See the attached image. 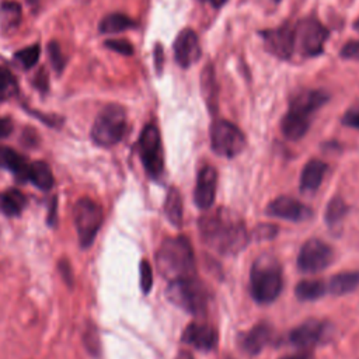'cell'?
Wrapping results in <instances>:
<instances>
[{
    "label": "cell",
    "instance_id": "cell-1",
    "mask_svg": "<svg viewBox=\"0 0 359 359\" xmlns=\"http://www.w3.org/2000/svg\"><path fill=\"white\" fill-rule=\"evenodd\" d=\"M203 243L222 255H234L248 243L250 234L243 219L233 210L219 208L199 220Z\"/></svg>",
    "mask_w": 359,
    "mask_h": 359
},
{
    "label": "cell",
    "instance_id": "cell-2",
    "mask_svg": "<svg viewBox=\"0 0 359 359\" xmlns=\"http://www.w3.org/2000/svg\"><path fill=\"white\" fill-rule=\"evenodd\" d=\"M158 272L171 280L196 276V262L192 245L185 236L165 238L157 250Z\"/></svg>",
    "mask_w": 359,
    "mask_h": 359
},
{
    "label": "cell",
    "instance_id": "cell-3",
    "mask_svg": "<svg viewBox=\"0 0 359 359\" xmlns=\"http://www.w3.org/2000/svg\"><path fill=\"white\" fill-rule=\"evenodd\" d=\"M283 286L282 269L278 259L269 254L259 255L250 271V292L257 303L273 302Z\"/></svg>",
    "mask_w": 359,
    "mask_h": 359
},
{
    "label": "cell",
    "instance_id": "cell-4",
    "mask_svg": "<svg viewBox=\"0 0 359 359\" xmlns=\"http://www.w3.org/2000/svg\"><path fill=\"white\" fill-rule=\"evenodd\" d=\"M165 293L172 304L194 316L203 314L210 300L206 285L196 276L171 280Z\"/></svg>",
    "mask_w": 359,
    "mask_h": 359
},
{
    "label": "cell",
    "instance_id": "cell-5",
    "mask_svg": "<svg viewBox=\"0 0 359 359\" xmlns=\"http://www.w3.org/2000/svg\"><path fill=\"white\" fill-rule=\"evenodd\" d=\"M126 130V114L118 104H109L104 107L97 115L93 128L91 139L94 143L102 147L116 144Z\"/></svg>",
    "mask_w": 359,
    "mask_h": 359
},
{
    "label": "cell",
    "instance_id": "cell-6",
    "mask_svg": "<svg viewBox=\"0 0 359 359\" xmlns=\"http://www.w3.org/2000/svg\"><path fill=\"white\" fill-rule=\"evenodd\" d=\"M73 222L80 245L90 247L101 227L102 209L95 201L87 196L80 198L73 208Z\"/></svg>",
    "mask_w": 359,
    "mask_h": 359
},
{
    "label": "cell",
    "instance_id": "cell-7",
    "mask_svg": "<svg viewBox=\"0 0 359 359\" xmlns=\"http://www.w3.org/2000/svg\"><path fill=\"white\" fill-rule=\"evenodd\" d=\"M139 156L146 172L157 180L164 171V154L160 132L156 125L149 123L139 136Z\"/></svg>",
    "mask_w": 359,
    "mask_h": 359
},
{
    "label": "cell",
    "instance_id": "cell-8",
    "mask_svg": "<svg viewBox=\"0 0 359 359\" xmlns=\"http://www.w3.org/2000/svg\"><path fill=\"white\" fill-rule=\"evenodd\" d=\"M210 144L216 154L222 157H234L243 151L245 136L234 123L217 119L210 126Z\"/></svg>",
    "mask_w": 359,
    "mask_h": 359
},
{
    "label": "cell",
    "instance_id": "cell-9",
    "mask_svg": "<svg viewBox=\"0 0 359 359\" xmlns=\"http://www.w3.org/2000/svg\"><path fill=\"white\" fill-rule=\"evenodd\" d=\"M328 29L314 18L302 20L294 28V48L304 56H317L323 52Z\"/></svg>",
    "mask_w": 359,
    "mask_h": 359
},
{
    "label": "cell",
    "instance_id": "cell-10",
    "mask_svg": "<svg viewBox=\"0 0 359 359\" xmlns=\"http://www.w3.org/2000/svg\"><path fill=\"white\" fill-rule=\"evenodd\" d=\"M334 259L332 248L318 238L307 240L297 255V266L302 272L316 273L325 269Z\"/></svg>",
    "mask_w": 359,
    "mask_h": 359
},
{
    "label": "cell",
    "instance_id": "cell-11",
    "mask_svg": "<svg viewBox=\"0 0 359 359\" xmlns=\"http://www.w3.org/2000/svg\"><path fill=\"white\" fill-rule=\"evenodd\" d=\"M331 330H332L331 324L325 321L309 320L300 324L299 327L293 328L289 335V339L292 345L306 351L328 341L331 335Z\"/></svg>",
    "mask_w": 359,
    "mask_h": 359
},
{
    "label": "cell",
    "instance_id": "cell-12",
    "mask_svg": "<svg viewBox=\"0 0 359 359\" xmlns=\"http://www.w3.org/2000/svg\"><path fill=\"white\" fill-rule=\"evenodd\" d=\"M264 45L268 52L280 57L289 59L294 50V29L289 24L282 27L265 29L261 32Z\"/></svg>",
    "mask_w": 359,
    "mask_h": 359
},
{
    "label": "cell",
    "instance_id": "cell-13",
    "mask_svg": "<svg viewBox=\"0 0 359 359\" xmlns=\"http://www.w3.org/2000/svg\"><path fill=\"white\" fill-rule=\"evenodd\" d=\"M266 213L273 217H280L290 222H303L311 217L313 212L309 206L290 196H278L266 206Z\"/></svg>",
    "mask_w": 359,
    "mask_h": 359
},
{
    "label": "cell",
    "instance_id": "cell-14",
    "mask_svg": "<svg viewBox=\"0 0 359 359\" xmlns=\"http://www.w3.org/2000/svg\"><path fill=\"white\" fill-rule=\"evenodd\" d=\"M174 56L180 66L189 67L201 56L199 38L194 29H182L174 41Z\"/></svg>",
    "mask_w": 359,
    "mask_h": 359
},
{
    "label": "cell",
    "instance_id": "cell-15",
    "mask_svg": "<svg viewBox=\"0 0 359 359\" xmlns=\"http://www.w3.org/2000/svg\"><path fill=\"white\" fill-rule=\"evenodd\" d=\"M182 342L199 351H212L217 344V331L208 323H191L185 327L181 335Z\"/></svg>",
    "mask_w": 359,
    "mask_h": 359
},
{
    "label": "cell",
    "instance_id": "cell-16",
    "mask_svg": "<svg viewBox=\"0 0 359 359\" xmlns=\"http://www.w3.org/2000/svg\"><path fill=\"white\" fill-rule=\"evenodd\" d=\"M217 172L215 167L205 165L199 170L194 191V201L199 209H209L215 202Z\"/></svg>",
    "mask_w": 359,
    "mask_h": 359
},
{
    "label": "cell",
    "instance_id": "cell-17",
    "mask_svg": "<svg viewBox=\"0 0 359 359\" xmlns=\"http://www.w3.org/2000/svg\"><path fill=\"white\" fill-rule=\"evenodd\" d=\"M328 94L320 90H306L296 94L289 102V112L310 119V116L328 101Z\"/></svg>",
    "mask_w": 359,
    "mask_h": 359
},
{
    "label": "cell",
    "instance_id": "cell-18",
    "mask_svg": "<svg viewBox=\"0 0 359 359\" xmlns=\"http://www.w3.org/2000/svg\"><path fill=\"white\" fill-rule=\"evenodd\" d=\"M272 327L266 323H259L254 325L247 332L238 335L240 348L248 355H258L271 341Z\"/></svg>",
    "mask_w": 359,
    "mask_h": 359
},
{
    "label": "cell",
    "instance_id": "cell-19",
    "mask_svg": "<svg viewBox=\"0 0 359 359\" xmlns=\"http://www.w3.org/2000/svg\"><path fill=\"white\" fill-rule=\"evenodd\" d=\"M327 168V164L318 158L309 160L300 175V189L303 192L316 191L321 185Z\"/></svg>",
    "mask_w": 359,
    "mask_h": 359
},
{
    "label": "cell",
    "instance_id": "cell-20",
    "mask_svg": "<svg viewBox=\"0 0 359 359\" xmlns=\"http://www.w3.org/2000/svg\"><path fill=\"white\" fill-rule=\"evenodd\" d=\"M0 167L11 171L18 180L27 181L29 163L24 156L17 153L14 149L0 146Z\"/></svg>",
    "mask_w": 359,
    "mask_h": 359
},
{
    "label": "cell",
    "instance_id": "cell-21",
    "mask_svg": "<svg viewBox=\"0 0 359 359\" xmlns=\"http://www.w3.org/2000/svg\"><path fill=\"white\" fill-rule=\"evenodd\" d=\"M310 119L296 115L293 112H286L280 121V130L283 136L289 140H299L302 139L306 132L309 130Z\"/></svg>",
    "mask_w": 359,
    "mask_h": 359
},
{
    "label": "cell",
    "instance_id": "cell-22",
    "mask_svg": "<svg viewBox=\"0 0 359 359\" xmlns=\"http://www.w3.org/2000/svg\"><path fill=\"white\" fill-rule=\"evenodd\" d=\"M328 290L334 296L346 294L359 287V271H344L330 279Z\"/></svg>",
    "mask_w": 359,
    "mask_h": 359
},
{
    "label": "cell",
    "instance_id": "cell-23",
    "mask_svg": "<svg viewBox=\"0 0 359 359\" xmlns=\"http://www.w3.org/2000/svg\"><path fill=\"white\" fill-rule=\"evenodd\" d=\"M27 181H31L36 188L42 191H49L55 184V178L50 167L41 160L29 163Z\"/></svg>",
    "mask_w": 359,
    "mask_h": 359
},
{
    "label": "cell",
    "instance_id": "cell-24",
    "mask_svg": "<svg viewBox=\"0 0 359 359\" xmlns=\"http://www.w3.org/2000/svg\"><path fill=\"white\" fill-rule=\"evenodd\" d=\"M164 213L171 224L180 227L182 224L184 209H182V198L180 191L175 187H171L167 192L164 202Z\"/></svg>",
    "mask_w": 359,
    "mask_h": 359
},
{
    "label": "cell",
    "instance_id": "cell-25",
    "mask_svg": "<svg viewBox=\"0 0 359 359\" xmlns=\"http://www.w3.org/2000/svg\"><path fill=\"white\" fill-rule=\"evenodd\" d=\"M27 203L25 195L18 189H8L0 194V212L6 216H17Z\"/></svg>",
    "mask_w": 359,
    "mask_h": 359
},
{
    "label": "cell",
    "instance_id": "cell-26",
    "mask_svg": "<svg viewBox=\"0 0 359 359\" xmlns=\"http://www.w3.org/2000/svg\"><path fill=\"white\" fill-rule=\"evenodd\" d=\"M135 27V21L122 13H111L100 21L101 34H118Z\"/></svg>",
    "mask_w": 359,
    "mask_h": 359
},
{
    "label": "cell",
    "instance_id": "cell-27",
    "mask_svg": "<svg viewBox=\"0 0 359 359\" xmlns=\"http://www.w3.org/2000/svg\"><path fill=\"white\" fill-rule=\"evenodd\" d=\"M327 290V286L323 280L318 279H304L300 280L294 287V294L299 300L311 302L320 299Z\"/></svg>",
    "mask_w": 359,
    "mask_h": 359
},
{
    "label": "cell",
    "instance_id": "cell-28",
    "mask_svg": "<svg viewBox=\"0 0 359 359\" xmlns=\"http://www.w3.org/2000/svg\"><path fill=\"white\" fill-rule=\"evenodd\" d=\"M21 21V6L17 1L4 0L0 4V27L3 31H13Z\"/></svg>",
    "mask_w": 359,
    "mask_h": 359
},
{
    "label": "cell",
    "instance_id": "cell-29",
    "mask_svg": "<svg viewBox=\"0 0 359 359\" xmlns=\"http://www.w3.org/2000/svg\"><path fill=\"white\" fill-rule=\"evenodd\" d=\"M348 213V205L345 203V201L339 196H335L332 198L328 205H327V209H325V222L327 224L331 227V226H335L338 223L342 222V219L345 217V215Z\"/></svg>",
    "mask_w": 359,
    "mask_h": 359
},
{
    "label": "cell",
    "instance_id": "cell-30",
    "mask_svg": "<svg viewBox=\"0 0 359 359\" xmlns=\"http://www.w3.org/2000/svg\"><path fill=\"white\" fill-rule=\"evenodd\" d=\"M39 55H41V48L39 45H31L28 48H24L18 52H15L14 55V59L24 67V69H31L36 65L38 59H39Z\"/></svg>",
    "mask_w": 359,
    "mask_h": 359
},
{
    "label": "cell",
    "instance_id": "cell-31",
    "mask_svg": "<svg viewBox=\"0 0 359 359\" xmlns=\"http://www.w3.org/2000/svg\"><path fill=\"white\" fill-rule=\"evenodd\" d=\"M17 93V81L11 72L0 66V97H11Z\"/></svg>",
    "mask_w": 359,
    "mask_h": 359
},
{
    "label": "cell",
    "instance_id": "cell-32",
    "mask_svg": "<svg viewBox=\"0 0 359 359\" xmlns=\"http://www.w3.org/2000/svg\"><path fill=\"white\" fill-rule=\"evenodd\" d=\"M83 339H84V345H86L88 353L93 356H97L100 352V337H98L97 328L91 323H88V325H87Z\"/></svg>",
    "mask_w": 359,
    "mask_h": 359
},
{
    "label": "cell",
    "instance_id": "cell-33",
    "mask_svg": "<svg viewBox=\"0 0 359 359\" xmlns=\"http://www.w3.org/2000/svg\"><path fill=\"white\" fill-rule=\"evenodd\" d=\"M48 53H49V60L53 66V69L60 73L66 65V57L63 56L62 50H60V46L57 42H49L48 45Z\"/></svg>",
    "mask_w": 359,
    "mask_h": 359
},
{
    "label": "cell",
    "instance_id": "cell-34",
    "mask_svg": "<svg viewBox=\"0 0 359 359\" xmlns=\"http://www.w3.org/2000/svg\"><path fill=\"white\" fill-rule=\"evenodd\" d=\"M104 45H105V48H108L114 52H118L121 55H125V56H130L133 53V46L126 39H108L104 42Z\"/></svg>",
    "mask_w": 359,
    "mask_h": 359
},
{
    "label": "cell",
    "instance_id": "cell-35",
    "mask_svg": "<svg viewBox=\"0 0 359 359\" xmlns=\"http://www.w3.org/2000/svg\"><path fill=\"white\" fill-rule=\"evenodd\" d=\"M140 287L143 290V293H149L153 285V272H151V266L150 264L143 259L140 262Z\"/></svg>",
    "mask_w": 359,
    "mask_h": 359
},
{
    "label": "cell",
    "instance_id": "cell-36",
    "mask_svg": "<svg viewBox=\"0 0 359 359\" xmlns=\"http://www.w3.org/2000/svg\"><path fill=\"white\" fill-rule=\"evenodd\" d=\"M276 233H278V227L275 224L264 223L254 229L252 237L255 240H269V238H273L276 236Z\"/></svg>",
    "mask_w": 359,
    "mask_h": 359
},
{
    "label": "cell",
    "instance_id": "cell-37",
    "mask_svg": "<svg viewBox=\"0 0 359 359\" xmlns=\"http://www.w3.org/2000/svg\"><path fill=\"white\" fill-rule=\"evenodd\" d=\"M341 57L349 60H359V41H349L339 52Z\"/></svg>",
    "mask_w": 359,
    "mask_h": 359
},
{
    "label": "cell",
    "instance_id": "cell-38",
    "mask_svg": "<svg viewBox=\"0 0 359 359\" xmlns=\"http://www.w3.org/2000/svg\"><path fill=\"white\" fill-rule=\"evenodd\" d=\"M342 123L355 129H359V108L349 109L342 118Z\"/></svg>",
    "mask_w": 359,
    "mask_h": 359
},
{
    "label": "cell",
    "instance_id": "cell-39",
    "mask_svg": "<svg viewBox=\"0 0 359 359\" xmlns=\"http://www.w3.org/2000/svg\"><path fill=\"white\" fill-rule=\"evenodd\" d=\"M34 84L35 87L39 90V91H48V73L45 69H41L36 74H35V79H34Z\"/></svg>",
    "mask_w": 359,
    "mask_h": 359
},
{
    "label": "cell",
    "instance_id": "cell-40",
    "mask_svg": "<svg viewBox=\"0 0 359 359\" xmlns=\"http://www.w3.org/2000/svg\"><path fill=\"white\" fill-rule=\"evenodd\" d=\"M13 130V123L8 118H0V139L7 137Z\"/></svg>",
    "mask_w": 359,
    "mask_h": 359
},
{
    "label": "cell",
    "instance_id": "cell-41",
    "mask_svg": "<svg viewBox=\"0 0 359 359\" xmlns=\"http://www.w3.org/2000/svg\"><path fill=\"white\" fill-rule=\"evenodd\" d=\"M154 62H156V69L160 73L161 67H163V49L158 43L154 48Z\"/></svg>",
    "mask_w": 359,
    "mask_h": 359
},
{
    "label": "cell",
    "instance_id": "cell-42",
    "mask_svg": "<svg viewBox=\"0 0 359 359\" xmlns=\"http://www.w3.org/2000/svg\"><path fill=\"white\" fill-rule=\"evenodd\" d=\"M280 359H313L311 353L307 352V351H302V352H297V353H293V355H286V356H282Z\"/></svg>",
    "mask_w": 359,
    "mask_h": 359
},
{
    "label": "cell",
    "instance_id": "cell-43",
    "mask_svg": "<svg viewBox=\"0 0 359 359\" xmlns=\"http://www.w3.org/2000/svg\"><path fill=\"white\" fill-rule=\"evenodd\" d=\"M175 359H194V356L187 351H180Z\"/></svg>",
    "mask_w": 359,
    "mask_h": 359
},
{
    "label": "cell",
    "instance_id": "cell-44",
    "mask_svg": "<svg viewBox=\"0 0 359 359\" xmlns=\"http://www.w3.org/2000/svg\"><path fill=\"white\" fill-rule=\"evenodd\" d=\"M208 1H209L213 7H216V8H217V7H222L227 0H208Z\"/></svg>",
    "mask_w": 359,
    "mask_h": 359
},
{
    "label": "cell",
    "instance_id": "cell-45",
    "mask_svg": "<svg viewBox=\"0 0 359 359\" xmlns=\"http://www.w3.org/2000/svg\"><path fill=\"white\" fill-rule=\"evenodd\" d=\"M355 28H356V29H358V31H359V20H358V21H356V22H355Z\"/></svg>",
    "mask_w": 359,
    "mask_h": 359
},
{
    "label": "cell",
    "instance_id": "cell-46",
    "mask_svg": "<svg viewBox=\"0 0 359 359\" xmlns=\"http://www.w3.org/2000/svg\"><path fill=\"white\" fill-rule=\"evenodd\" d=\"M273 1H280V0H273Z\"/></svg>",
    "mask_w": 359,
    "mask_h": 359
}]
</instances>
